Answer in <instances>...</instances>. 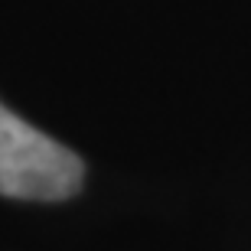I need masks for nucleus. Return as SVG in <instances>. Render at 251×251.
I'll return each mask as SVG.
<instances>
[{
	"label": "nucleus",
	"mask_w": 251,
	"mask_h": 251,
	"mask_svg": "<svg viewBox=\"0 0 251 251\" xmlns=\"http://www.w3.org/2000/svg\"><path fill=\"white\" fill-rule=\"evenodd\" d=\"M82 160L0 104V196L56 202L78 193Z\"/></svg>",
	"instance_id": "nucleus-1"
}]
</instances>
